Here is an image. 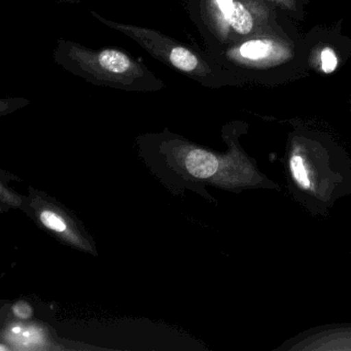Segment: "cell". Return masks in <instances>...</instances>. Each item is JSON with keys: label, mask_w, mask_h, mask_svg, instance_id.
Returning a JSON list of instances; mask_svg holds the SVG:
<instances>
[{"label": "cell", "mask_w": 351, "mask_h": 351, "mask_svg": "<svg viewBox=\"0 0 351 351\" xmlns=\"http://www.w3.org/2000/svg\"><path fill=\"white\" fill-rule=\"evenodd\" d=\"M283 170L295 203L312 217H326L351 195V158L324 133L295 128L287 137Z\"/></svg>", "instance_id": "1"}, {"label": "cell", "mask_w": 351, "mask_h": 351, "mask_svg": "<svg viewBox=\"0 0 351 351\" xmlns=\"http://www.w3.org/2000/svg\"><path fill=\"white\" fill-rule=\"evenodd\" d=\"M272 351H351V322L312 326L289 337Z\"/></svg>", "instance_id": "2"}, {"label": "cell", "mask_w": 351, "mask_h": 351, "mask_svg": "<svg viewBox=\"0 0 351 351\" xmlns=\"http://www.w3.org/2000/svg\"><path fill=\"white\" fill-rule=\"evenodd\" d=\"M228 22L237 34L242 36L250 34L254 27L252 14L240 3H234L233 11Z\"/></svg>", "instance_id": "3"}, {"label": "cell", "mask_w": 351, "mask_h": 351, "mask_svg": "<svg viewBox=\"0 0 351 351\" xmlns=\"http://www.w3.org/2000/svg\"><path fill=\"white\" fill-rule=\"evenodd\" d=\"M99 63L104 69L114 73H124L130 69V60L119 51L106 50L99 55Z\"/></svg>", "instance_id": "4"}, {"label": "cell", "mask_w": 351, "mask_h": 351, "mask_svg": "<svg viewBox=\"0 0 351 351\" xmlns=\"http://www.w3.org/2000/svg\"><path fill=\"white\" fill-rule=\"evenodd\" d=\"M273 47L271 43L267 40H254L242 45L240 48V55L243 58L252 61L268 58L272 52Z\"/></svg>", "instance_id": "5"}, {"label": "cell", "mask_w": 351, "mask_h": 351, "mask_svg": "<svg viewBox=\"0 0 351 351\" xmlns=\"http://www.w3.org/2000/svg\"><path fill=\"white\" fill-rule=\"evenodd\" d=\"M170 60L176 69L184 71H192L198 65V59L186 49L178 47L170 53Z\"/></svg>", "instance_id": "6"}, {"label": "cell", "mask_w": 351, "mask_h": 351, "mask_svg": "<svg viewBox=\"0 0 351 351\" xmlns=\"http://www.w3.org/2000/svg\"><path fill=\"white\" fill-rule=\"evenodd\" d=\"M40 221H43V223L47 228L53 230V231L58 232V233L66 231L67 226L65 221L59 215H57L56 213H53V211H43L40 213Z\"/></svg>", "instance_id": "7"}, {"label": "cell", "mask_w": 351, "mask_h": 351, "mask_svg": "<svg viewBox=\"0 0 351 351\" xmlns=\"http://www.w3.org/2000/svg\"><path fill=\"white\" fill-rule=\"evenodd\" d=\"M320 59H322V69L324 73H334L337 65H338V59H337L334 51L330 48L324 49L320 54Z\"/></svg>", "instance_id": "8"}, {"label": "cell", "mask_w": 351, "mask_h": 351, "mask_svg": "<svg viewBox=\"0 0 351 351\" xmlns=\"http://www.w3.org/2000/svg\"><path fill=\"white\" fill-rule=\"evenodd\" d=\"M217 3L219 5V11L228 21L230 16H231L232 11H233L234 3H235L234 0H217Z\"/></svg>", "instance_id": "9"}, {"label": "cell", "mask_w": 351, "mask_h": 351, "mask_svg": "<svg viewBox=\"0 0 351 351\" xmlns=\"http://www.w3.org/2000/svg\"><path fill=\"white\" fill-rule=\"evenodd\" d=\"M14 313H15L18 317L27 319V318H29L30 316L32 315V308L26 303H18L14 306Z\"/></svg>", "instance_id": "10"}, {"label": "cell", "mask_w": 351, "mask_h": 351, "mask_svg": "<svg viewBox=\"0 0 351 351\" xmlns=\"http://www.w3.org/2000/svg\"><path fill=\"white\" fill-rule=\"evenodd\" d=\"M13 332H15V334H19L20 332H21V328L20 326H18V328H13Z\"/></svg>", "instance_id": "11"}]
</instances>
